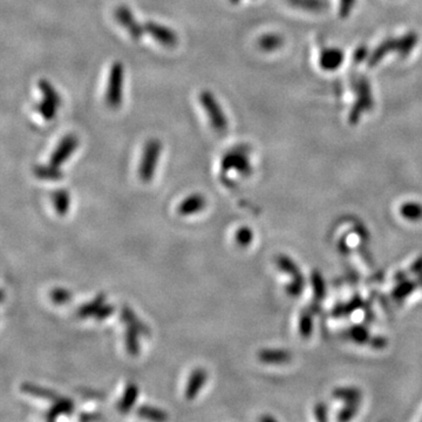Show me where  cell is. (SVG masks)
I'll list each match as a JSON object with an SVG mask.
<instances>
[{
	"mask_svg": "<svg viewBox=\"0 0 422 422\" xmlns=\"http://www.w3.org/2000/svg\"><path fill=\"white\" fill-rule=\"evenodd\" d=\"M34 108L41 117H44L45 120L50 121L53 120L55 115H57L58 108L59 107H57L55 104H52L46 99H43L39 104H36Z\"/></svg>",
	"mask_w": 422,
	"mask_h": 422,
	"instance_id": "22",
	"label": "cell"
},
{
	"mask_svg": "<svg viewBox=\"0 0 422 422\" xmlns=\"http://www.w3.org/2000/svg\"><path fill=\"white\" fill-rule=\"evenodd\" d=\"M230 1H232V4H238L241 0H230Z\"/></svg>",
	"mask_w": 422,
	"mask_h": 422,
	"instance_id": "27",
	"label": "cell"
},
{
	"mask_svg": "<svg viewBox=\"0 0 422 422\" xmlns=\"http://www.w3.org/2000/svg\"><path fill=\"white\" fill-rule=\"evenodd\" d=\"M236 241L241 247H248L250 242L252 241V232L250 229L242 228L239 229L236 234Z\"/></svg>",
	"mask_w": 422,
	"mask_h": 422,
	"instance_id": "24",
	"label": "cell"
},
{
	"mask_svg": "<svg viewBox=\"0 0 422 422\" xmlns=\"http://www.w3.org/2000/svg\"><path fill=\"white\" fill-rule=\"evenodd\" d=\"M120 317L121 320L126 325L135 328L141 335H147V337L151 335V331H149L148 326L141 319H139L138 315H135L134 311L131 308L122 306L121 308Z\"/></svg>",
	"mask_w": 422,
	"mask_h": 422,
	"instance_id": "10",
	"label": "cell"
},
{
	"mask_svg": "<svg viewBox=\"0 0 422 422\" xmlns=\"http://www.w3.org/2000/svg\"><path fill=\"white\" fill-rule=\"evenodd\" d=\"M100 416L99 414H90V413H82L81 414L80 418L79 419L82 420V421H88V420H94V419H99Z\"/></svg>",
	"mask_w": 422,
	"mask_h": 422,
	"instance_id": "26",
	"label": "cell"
},
{
	"mask_svg": "<svg viewBox=\"0 0 422 422\" xmlns=\"http://www.w3.org/2000/svg\"><path fill=\"white\" fill-rule=\"evenodd\" d=\"M248 151H245L244 147H238L236 149L229 151L223 156L221 162L222 173L224 174L230 169H234L241 174H250L251 168L247 156Z\"/></svg>",
	"mask_w": 422,
	"mask_h": 422,
	"instance_id": "4",
	"label": "cell"
},
{
	"mask_svg": "<svg viewBox=\"0 0 422 422\" xmlns=\"http://www.w3.org/2000/svg\"><path fill=\"white\" fill-rule=\"evenodd\" d=\"M138 416L144 419L153 420V421H164L168 419L167 413L161 409L151 407V406H141L138 409Z\"/></svg>",
	"mask_w": 422,
	"mask_h": 422,
	"instance_id": "19",
	"label": "cell"
},
{
	"mask_svg": "<svg viewBox=\"0 0 422 422\" xmlns=\"http://www.w3.org/2000/svg\"><path fill=\"white\" fill-rule=\"evenodd\" d=\"M50 297L54 304L65 305L70 302L72 293L68 291L67 288H55L50 291Z\"/></svg>",
	"mask_w": 422,
	"mask_h": 422,
	"instance_id": "23",
	"label": "cell"
},
{
	"mask_svg": "<svg viewBox=\"0 0 422 422\" xmlns=\"http://www.w3.org/2000/svg\"><path fill=\"white\" fill-rule=\"evenodd\" d=\"M205 207V198L201 194H191L185 198L178 205V212L182 216L196 214L203 210Z\"/></svg>",
	"mask_w": 422,
	"mask_h": 422,
	"instance_id": "9",
	"label": "cell"
},
{
	"mask_svg": "<svg viewBox=\"0 0 422 422\" xmlns=\"http://www.w3.org/2000/svg\"><path fill=\"white\" fill-rule=\"evenodd\" d=\"M104 301H106V295L104 293H99L92 302L81 305L80 308H77V317L87 318V317H91V315H95L97 310L104 304Z\"/></svg>",
	"mask_w": 422,
	"mask_h": 422,
	"instance_id": "17",
	"label": "cell"
},
{
	"mask_svg": "<svg viewBox=\"0 0 422 422\" xmlns=\"http://www.w3.org/2000/svg\"><path fill=\"white\" fill-rule=\"evenodd\" d=\"M33 174L37 176L39 180H44V181H61L64 178V173L59 169L57 166L50 164V166H34Z\"/></svg>",
	"mask_w": 422,
	"mask_h": 422,
	"instance_id": "12",
	"label": "cell"
},
{
	"mask_svg": "<svg viewBox=\"0 0 422 422\" xmlns=\"http://www.w3.org/2000/svg\"><path fill=\"white\" fill-rule=\"evenodd\" d=\"M208 379V374L203 369H196L191 372L187 386H185V396L187 400H194L198 396L202 387Z\"/></svg>",
	"mask_w": 422,
	"mask_h": 422,
	"instance_id": "8",
	"label": "cell"
},
{
	"mask_svg": "<svg viewBox=\"0 0 422 422\" xmlns=\"http://www.w3.org/2000/svg\"><path fill=\"white\" fill-rule=\"evenodd\" d=\"M138 335L139 332L135 328L127 326V331H126V335H124L126 337L124 342H126V349H127L128 353L133 355V357L140 353V342H139Z\"/></svg>",
	"mask_w": 422,
	"mask_h": 422,
	"instance_id": "20",
	"label": "cell"
},
{
	"mask_svg": "<svg viewBox=\"0 0 422 422\" xmlns=\"http://www.w3.org/2000/svg\"><path fill=\"white\" fill-rule=\"evenodd\" d=\"M74 411V404L70 399L59 398L57 401H54L53 406L50 407V411L47 412L46 419L48 421H53L61 414H72Z\"/></svg>",
	"mask_w": 422,
	"mask_h": 422,
	"instance_id": "13",
	"label": "cell"
},
{
	"mask_svg": "<svg viewBox=\"0 0 422 422\" xmlns=\"http://www.w3.org/2000/svg\"><path fill=\"white\" fill-rule=\"evenodd\" d=\"M124 65L117 61L112 65L108 77L107 92H106V102L113 109L120 107L124 100Z\"/></svg>",
	"mask_w": 422,
	"mask_h": 422,
	"instance_id": "2",
	"label": "cell"
},
{
	"mask_svg": "<svg viewBox=\"0 0 422 422\" xmlns=\"http://www.w3.org/2000/svg\"><path fill=\"white\" fill-rule=\"evenodd\" d=\"M200 101L205 108V113L208 115L211 127L220 133L227 131L228 119L222 111L221 106L218 104V101L216 100L214 94L209 91H203L200 94Z\"/></svg>",
	"mask_w": 422,
	"mask_h": 422,
	"instance_id": "3",
	"label": "cell"
},
{
	"mask_svg": "<svg viewBox=\"0 0 422 422\" xmlns=\"http://www.w3.org/2000/svg\"><path fill=\"white\" fill-rule=\"evenodd\" d=\"M38 86H39V90H40L43 95H44V99H46V100L50 101L52 104H55L57 107H60L61 97L59 95V93H58L57 90L53 87V85L50 84V81L41 79V80L38 82Z\"/></svg>",
	"mask_w": 422,
	"mask_h": 422,
	"instance_id": "18",
	"label": "cell"
},
{
	"mask_svg": "<svg viewBox=\"0 0 422 422\" xmlns=\"http://www.w3.org/2000/svg\"><path fill=\"white\" fill-rule=\"evenodd\" d=\"M115 18L121 26H124L134 40H140L144 36V27L141 26L139 21L135 19L134 14L127 6L121 5L115 10Z\"/></svg>",
	"mask_w": 422,
	"mask_h": 422,
	"instance_id": "5",
	"label": "cell"
},
{
	"mask_svg": "<svg viewBox=\"0 0 422 422\" xmlns=\"http://www.w3.org/2000/svg\"><path fill=\"white\" fill-rule=\"evenodd\" d=\"M21 389L28 396L45 399V400H50V401H57L58 399L60 398V396H58V393L40 387V386L34 385L32 382H23V384H21Z\"/></svg>",
	"mask_w": 422,
	"mask_h": 422,
	"instance_id": "14",
	"label": "cell"
},
{
	"mask_svg": "<svg viewBox=\"0 0 422 422\" xmlns=\"http://www.w3.org/2000/svg\"><path fill=\"white\" fill-rule=\"evenodd\" d=\"M162 144L158 139H151L144 146V154L139 167V176L144 183L151 182L154 178L155 169L158 158L161 155Z\"/></svg>",
	"mask_w": 422,
	"mask_h": 422,
	"instance_id": "1",
	"label": "cell"
},
{
	"mask_svg": "<svg viewBox=\"0 0 422 422\" xmlns=\"http://www.w3.org/2000/svg\"><path fill=\"white\" fill-rule=\"evenodd\" d=\"M281 45V38L277 34H265L258 40V46L265 52H274V50H278Z\"/></svg>",
	"mask_w": 422,
	"mask_h": 422,
	"instance_id": "21",
	"label": "cell"
},
{
	"mask_svg": "<svg viewBox=\"0 0 422 422\" xmlns=\"http://www.w3.org/2000/svg\"><path fill=\"white\" fill-rule=\"evenodd\" d=\"M344 61V54L337 48H328L320 55V66L326 70H335L340 67Z\"/></svg>",
	"mask_w": 422,
	"mask_h": 422,
	"instance_id": "11",
	"label": "cell"
},
{
	"mask_svg": "<svg viewBox=\"0 0 422 422\" xmlns=\"http://www.w3.org/2000/svg\"><path fill=\"white\" fill-rule=\"evenodd\" d=\"M139 396V387L135 384H128L124 389V396L117 404V409L121 413H128L134 407Z\"/></svg>",
	"mask_w": 422,
	"mask_h": 422,
	"instance_id": "15",
	"label": "cell"
},
{
	"mask_svg": "<svg viewBox=\"0 0 422 422\" xmlns=\"http://www.w3.org/2000/svg\"><path fill=\"white\" fill-rule=\"evenodd\" d=\"M52 201L58 215L65 216L67 214L70 205V193L67 190L61 189V190L54 191L52 195Z\"/></svg>",
	"mask_w": 422,
	"mask_h": 422,
	"instance_id": "16",
	"label": "cell"
},
{
	"mask_svg": "<svg viewBox=\"0 0 422 422\" xmlns=\"http://www.w3.org/2000/svg\"><path fill=\"white\" fill-rule=\"evenodd\" d=\"M114 311L115 308L113 305L104 304L99 308V310H97V313H95V318H97V320H104V319L108 318L109 315H113Z\"/></svg>",
	"mask_w": 422,
	"mask_h": 422,
	"instance_id": "25",
	"label": "cell"
},
{
	"mask_svg": "<svg viewBox=\"0 0 422 422\" xmlns=\"http://www.w3.org/2000/svg\"><path fill=\"white\" fill-rule=\"evenodd\" d=\"M144 31L151 34L155 40L166 47H174L178 44V36L169 27L163 26L155 21H147L144 25Z\"/></svg>",
	"mask_w": 422,
	"mask_h": 422,
	"instance_id": "7",
	"label": "cell"
},
{
	"mask_svg": "<svg viewBox=\"0 0 422 422\" xmlns=\"http://www.w3.org/2000/svg\"><path fill=\"white\" fill-rule=\"evenodd\" d=\"M77 146H79V140L75 135L68 134L64 136L58 144L53 154L50 155V164L60 167L61 164L67 161L70 155L77 151Z\"/></svg>",
	"mask_w": 422,
	"mask_h": 422,
	"instance_id": "6",
	"label": "cell"
}]
</instances>
